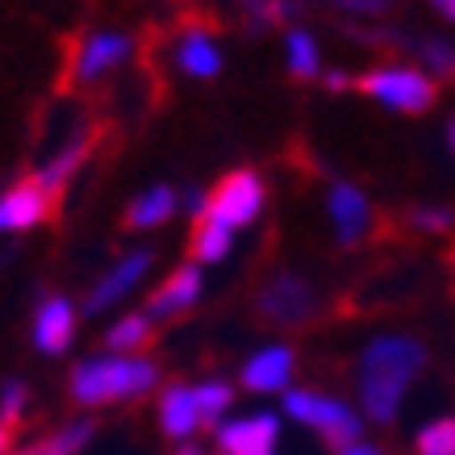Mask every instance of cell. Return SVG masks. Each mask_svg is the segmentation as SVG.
I'll use <instances>...</instances> for the list:
<instances>
[{"label": "cell", "mask_w": 455, "mask_h": 455, "mask_svg": "<svg viewBox=\"0 0 455 455\" xmlns=\"http://www.w3.org/2000/svg\"><path fill=\"white\" fill-rule=\"evenodd\" d=\"M164 388V368L147 355H100L80 359L68 372V397L80 410H109V405H134Z\"/></svg>", "instance_id": "cell-2"}, {"label": "cell", "mask_w": 455, "mask_h": 455, "mask_svg": "<svg viewBox=\"0 0 455 455\" xmlns=\"http://www.w3.org/2000/svg\"><path fill=\"white\" fill-rule=\"evenodd\" d=\"M280 414L289 418V422H297L301 430H309V435H317L331 451H343V447L363 439V414H359V405L334 397V393H322V388L292 385L280 397Z\"/></svg>", "instance_id": "cell-3"}, {"label": "cell", "mask_w": 455, "mask_h": 455, "mask_svg": "<svg viewBox=\"0 0 455 455\" xmlns=\"http://www.w3.org/2000/svg\"><path fill=\"white\" fill-rule=\"evenodd\" d=\"M155 326L159 322L147 309H125L105 326V351H113V355H142L155 339Z\"/></svg>", "instance_id": "cell-20"}, {"label": "cell", "mask_w": 455, "mask_h": 455, "mask_svg": "<svg viewBox=\"0 0 455 455\" xmlns=\"http://www.w3.org/2000/svg\"><path fill=\"white\" fill-rule=\"evenodd\" d=\"M388 4H393V0H334V9H343V13H351V17H363V21L385 17Z\"/></svg>", "instance_id": "cell-28"}, {"label": "cell", "mask_w": 455, "mask_h": 455, "mask_svg": "<svg viewBox=\"0 0 455 455\" xmlns=\"http://www.w3.org/2000/svg\"><path fill=\"white\" fill-rule=\"evenodd\" d=\"M130 59H134V38L125 29H92V34H84L71 55V80L84 88L105 84L122 68H130Z\"/></svg>", "instance_id": "cell-9"}, {"label": "cell", "mask_w": 455, "mask_h": 455, "mask_svg": "<svg viewBox=\"0 0 455 455\" xmlns=\"http://www.w3.org/2000/svg\"><path fill=\"white\" fill-rule=\"evenodd\" d=\"M155 418H159V435L180 443H193L201 430H205V418H201V405H196V385L188 380H172V385L159 388V401H155Z\"/></svg>", "instance_id": "cell-14"}, {"label": "cell", "mask_w": 455, "mask_h": 455, "mask_svg": "<svg viewBox=\"0 0 455 455\" xmlns=\"http://www.w3.org/2000/svg\"><path fill=\"white\" fill-rule=\"evenodd\" d=\"M92 439H97V422L92 418H71L55 430H42L38 439H29L17 455H84Z\"/></svg>", "instance_id": "cell-19"}, {"label": "cell", "mask_w": 455, "mask_h": 455, "mask_svg": "<svg viewBox=\"0 0 455 455\" xmlns=\"http://www.w3.org/2000/svg\"><path fill=\"white\" fill-rule=\"evenodd\" d=\"M430 9H435L443 21H455V0H430Z\"/></svg>", "instance_id": "cell-31"}, {"label": "cell", "mask_w": 455, "mask_h": 455, "mask_svg": "<svg viewBox=\"0 0 455 455\" xmlns=\"http://www.w3.org/2000/svg\"><path fill=\"white\" fill-rule=\"evenodd\" d=\"M355 88L380 109L405 113V117H422L439 100V84L414 63H376L363 76H355Z\"/></svg>", "instance_id": "cell-4"}, {"label": "cell", "mask_w": 455, "mask_h": 455, "mask_svg": "<svg viewBox=\"0 0 455 455\" xmlns=\"http://www.w3.org/2000/svg\"><path fill=\"white\" fill-rule=\"evenodd\" d=\"M29 410V388L26 380H4L0 385V427H17Z\"/></svg>", "instance_id": "cell-27"}, {"label": "cell", "mask_w": 455, "mask_h": 455, "mask_svg": "<svg viewBox=\"0 0 455 455\" xmlns=\"http://www.w3.org/2000/svg\"><path fill=\"white\" fill-rule=\"evenodd\" d=\"M176 455H205V447H201V443H180V447H176Z\"/></svg>", "instance_id": "cell-32"}, {"label": "cell", "mask_w": 455, "mask_h": 455, "mask_svg": "<svg viewBox=\"0 0 455 455\" xmlns=\"http://www.w3.org/2000/svg\"><path fill=\"white\" fill-rule=\"evenodd\" d=\"M180 209H184V196L172 184H151L125 205V226L130 230H159V226L176 218Z\"/></svg>", "instance_id": "cell-18"}, {"label": "cell", "mask_w": 455, "mask_h": 455, "mask_svg": "<svg viewBox=\"0 0 455 455\" xmlns=\"http://www.w3.org/2000/svg\"><path fill=\"white\" fill-rule=\"evenodd\" d=\"M447 151H451V159H455V113L447 117Z\"/></svg>", "instance_id": "cell-33"}, {"label": "cell", "mask_w": 455, "mask_h": 455, "mask_svg": "<svg viewBox=\"0 0 455 455\" xmlns=\"http://www.w3.org/2000/svg\"><path fill=\"white\" fill-rule=\"evenodd\" d=\"M297 380V347L292 343H263L255 347L243 368H238V388H247L255 397H284Z\"/></svg>", "instance_id": "cell-11"}, {"label": "cell", "mask_w": 455, "mask_h": 455, "mask_svg": "<svg viewBox=\"0 0 455 455\" xmlns=\"http://www.w3.org/2000/svg\"><path fill=\"white\" fill-rule=\"evenodd\" d=\"M88 151H92V134L88 130H80V134H71L68 142H59L55 151L46 155L38 164V172H34V180H38L46 193H63L71 180H76V172H80L84 164H88Z\"/></svg>", "instance_id": "cell-17"}, {"label": "cell", "mask_w": 455, "mask_h": 455, "mask_svg": "<svg viewBox=\"0 0 455 455\" xmlns=\"http://www.w3.org/2000/svg\"><path fill=\"white\" fill-rule=\"evenodd\" d=\"M284 439V414L280 410H251L230 414L213 427V447L221 455H280Z\"/></svg>", "instance_id": "cell-8"}, {"label": "cell", "mask_w": 455, "mask_h": 455, "mask_svg": "<svg viewBox=\"0 0 455 455\" xmlns=\"http://www.w3.org/2000/svg\"><path fill=\"white\" fill-rule=\"evenodd\" d=\"M430 347L410 331H380L355 355V405L363 422L397 427L401 410L414 393L418 376L427 372Z\"/></svg>", "instance_id": "cell-1"}, {"label": "cell", "mask_w": 455, "mask_h": 455, "mask_svg": "<svg viewBox=\"0 0 455 455\" xmlns=\"http://www.w3.org/2000/svg\"><path fill=\"white\" fill-rule=\"evenodd\" d=\"M255 314L272 326H309L322 314V289L305 272L280 267L255 289Z\"/></svg>", "instance_id": "cell-6"}, {"label": "cell", "mask_w": 455, "mask_h": 455, "mask_svg": "<svg viewBox=\"0 0 455 455\" xmlns=\"http://www.w3.org/2000/svg\"><path fill=\"white\" fill-rule=\"evenodd\" d=\"M201 297H205V267L188 259V263H180V267H172V272L155 284V292L147 297L142 309H147L155 322H172V317H184L188 309H196Z\"/></svg>", "instance_id": "cell-13"}, {"label": "cell", "mask_w": 455, "mask_h": 455, "mask_svg": "<svg viewBox=\"0 0 455 455\" xmlns=\"http://www.w3.org/2000/svg\"><path fill=\"white\" fill-rule=\"evenodd\" d=\"M55 209V193H46L38 180H17L13 188L0 193V235H29Z\"/></svg>", "instance_id": "cell-15"}, {"label": "cell", "mask_w": 455, "mask_h": 455, "mask_svg": "<svg viewBox=\"0 0 455 455\" xmlns=\"http://www.w3.org/2000/svg\"><path fill=\"white\" fill-rule=\"evenodd\" d=\"M155 259H159V255H155L151 247H134V251H125V255H117V259L92 280V289L84 292L80 309L88 317H105V314H113V309H122V301H130V297L147 284V276L155 272Z\"/></svg>", "instance_id": "cell-7"}, {"label": "cell", "mask_w": 455, "mask_h": 455, "mask_svg": "<svg viewBox=\"0 0 455 455\" xmlns=\"http://www.w3.org/2000/svg\"><path fill=\"white\" fill-rule=\"evenodd\" d=\"M284 71L301 84L322 80V71H326V63H322V46H317V38L305 26L284 29Z\"/></svg>", "instance_id": "cell-21"}, {"label": "cell", "mask_w": 455, "mask_h": 455, "mask_svg": "<svg viewBox=\"0 0 455 455\" xmlns=\"http://www.w3.org/2000/svg\"><path fill=\"white\" fill-rule=\"evenodd\" d=\"M414 46L418 63H422V71H427L430 80H455V42L451 38H418L410 42Z\"/></svg>", "instance_id": "cell-24"}, {"label": "cell", "mask_w": 455, "mask_h": 455, "mask_svg": "<svg viewBox=\"0 0 455 455\" xmlns=\"http://www.w3.org/2000/svg\"><path fill=\"white\" fill-rule=\"evenodd\" d=\"M405 226L414 235H451L455 230V205H439V201H422V205L405 209Z\"/></svg>", "instance_id": "cell-25"}, {"label": "cell", "mask_w": 455, "mask_h": 455, "mask_svg": "<svg viewBox=\"0 0 455 455\" xmlns=\"http://www.w3.org/2000/svg\"><path fill=\"white\" fill-rule=\"evenodd\" d=\"M322 201H326V221H331V235L339 247L355 251L363 238L372 235V226H376L372 196L363 193L355 180H331Z\"/></svg>", "instance_id": "cell-10"}, {"label": "cell", "mask_w": 455, "mask_h": 455, "mask_svg": "<svg viewBox=\"0 0 455 455\" xmlns=\"http://www.w3.org/2000/svg\"><path fill=\"white\" fill-rule=\"evenodd\" d=\"M80 305L63 297V292H46L38 305H34V322H29V339L42 355H68L76 347V334H80Z\"/></svg>", "instance_id": "cell-12"}, {"label": "cell", "mask_w": 455, "mask_h": 455, "mask_svg": "<svg viewBox=\"0 0 455 455\" xmlns=\"http://www.w3.org/2000/svg\"><path fill=\"white\" fill-rule=\"evenodd\" d=\"M0 455H13V443H9V427H0Z\"/></svg>", "instance_id": "cell-34"}, {"label": "cell", "mask_w": 455, "mask_h": 455, "mask_svg": "<svg viewBox=\"0 0 455 455\" xmlns=\"http://www.w3.org/2000/svg\"><path fill=\"white\" fill-rule=\"evenodd\" d=\"M263 209H267V180H263L255 167H235V172H226V176L209 188L205 213H201V218L243 235V230H251V226L263 218Z\"/></svg>", "instance_id": "cell-5"}, {"label": "cell", "mask_w": 455, "mask_h": 455, "mask_svg": "<svg viewBox=\"0 0 455 455\" xmlns=\"http://www.w3.org/2000/svg\"><path fill=\"white\" fill-rule=\"evenodd\" d=\"M414 455H455V414L430 418L414 435Z\"/></svg>", "instance_id": "cell-26"}, {"label": "cell", "mask_w": 455, "mask_h": 455, "mask_svg": "<svg viewBox=\"0 0 455 455\" xmlns=\"http://www.w3.org/2000/svg\"><path fill=\"white\" fill-rule=\"evenodd\" d=\"M322 88H331V92H347V88H355V80L339 68H326L322 71Z\"/></svg>", "instance_id": "cell-29"}, {"label": "cell", "mask_w": 455, "mask_h": 455, "mask_svg": "<svg viewBox=\"0 0 455 455\" xmlns=\"http://www.w3.org/2000/svg\"><path fill=\"white\" fill-rule=\"evenodd\" d=\"M235 393L238 388L230 385L226 376H205V380H196V405H201V418H205L209 430L235 414Z\"/></svg>", "instance_id": "cell-23"}, {"label": "cell", "mask_w": 455, "mask_h": 455, "mask_svg": "<svg viewBox=\"0 0 455 455\" xmlns=\"http://www.w3.org/2000/svg\"><path fill=\"white\" fill-rule=\"evenodd\" d=\"M235 238H238L235 230H226V226H218L209 218H196L193 235H188V255L201 267H218V263H226L235 255Z\"/></svg>", "instance_id": "cell-22"}, {"label": "cell", "mask_w": 455, "mask_h": 455, "mask_svg": "<svg viewBox=\"0 0 455 455\" xmlns=\"http://www.w3.org/2000/svg\"><path fill=\"white\" fill-rule=\"evenodd\" d=\"M172 63H176L180 76L209 84L226 71V51H221V42L205 26H184L176 46H172Z\"/></svg>", "instance_id": "cell-16"}, {"label": "cell", "mask_w": 455, "mask_h": 455, "mask_svg": "<svg viewBox=\"0 0 455 455\" xmlns=\"http://www.w3.org/2000/svg\"><path fill=\"white\" fill-rule=\"evenodd\" d=\"M334 455H388V451L372 439H359V443H351V447H343V451H334Z\"/></svg>", "instance_id": "cell-30"}]
</instances>
